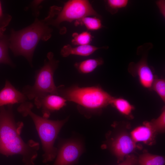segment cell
Returning a JSON list of instances; mask_svg holds the SVG:
<instances>
[{
	"instance_id": "obj_15",
	"label": "cell",
	"mask_w": 165,
	"mask_h": 165,
	"mask_svg": "<svg viewBox=\"0 0 165 165\" xmlns=\"http://www.w3.org/2000/svg\"><path fill=\"white\" fill-rule=\"evenodd\" d=\"M110 105L122 115L127 117H132V112L134 107L127 100L122 97H113Z\"/></svg>"
},
{
	"instance_id": "obj_17",
	"label": "cell",
	"mask_w": 165,
	"mask_h": 165,
	"mask_svg": "<svg viewBox=\"0 0 165 165\" xmlns=\"http://www.w3.org/2000/svg\"><path fill=\"white\" fill-rule=\"evenodd\" d=\"M76 22V24L84 25L88 30L91 31L97 30L104 27L100 18L95 16H86Z\"/></svg>"
},
{
	"instance_id": "obj_18",
	"label": "cell",
	"mask_w": 165,
	"mask_h": 165,
	"mask_svg": "<svg viewBox=\"0 0 165 165\" xmlns=\"http://www.w3.org/2000/svg\"><path fill=\"white\" fill-rule=\"evenodd\" d=\"M9 46V38L4 35L0 37V63L12 65L13 63L8 53Z\"/></svg>"
},
{
	"instance_id": "obj_24",
	"label": "cell",
	"mask_w": 165,
	"mask_h": 165,
	"mask_svg": "<svg viewBox=\"0 0 165 165\" xmlns=\"http://www.w3.org/2000/svg\"><path fill=\"white\" fill-rule=\"evenodd\" d=\"M137 157L134 154L127 156L124 160L117 165H137Z\"/></svg>"
},
{
	"instance_id": "obj_14",
	"label": "cell",
	"mask_w": 165,
	"mask_h": 165,
	"mask_svg": "<svg viewBox=\"0 0 165 165\" xmlns=\"http://www.w3.org/2000/svg\"><path fill=\"white\" fill-rule=\"evenodd\" d=\"M104 61L101 58L89 59L75 63L74 66L80 73L88 74L93 71L97 67L102 65Z\"/></svg>"
},
{
	"instance_id": "obj_1",
	"label": "cell",
	"mask_w": 165,
	"mask_h": 165,
	"mask_svg": "<svg viewBox=\"0 0 165 165\" xmlns=\"http://www.w3.org/2000/svg\"><path fill=\"white\" fill-rule=\"evenodd\" d=\"M13 105L0 107V154L6 157L19 155L25 163H34L38 156L39 143L32 140L25 142L20 134L24 124L16 122Z\"/></svg>"
},
{
	"instance_id": "obj_25",
	"label": "cell",
	"mask_w": 165,
	"mask_h": 165,
	"mask_svg": "<svg viewBox=\"0 0 165 165\" xmlns=\"http://www.w3.org/2000/svg\"><path fill=\"white\" fill-rule=\"evenodd\" d=\"M156 5L158 6L160 13L165 17V0H159L156 2Z\"/></svg>"
},
{
	"instance_id": "obj_21",
	"label": "cell",
	"mask_w": 165,
	"mask_h": 165,
	"mask_svg": "<svg viewBox=\"0 0 165 165\" xmlns=\"http://www.w3.org/2000/svg\"><path fill=\"white\" fill-rule=\"evenodd\" d=\"M149 125L156 133H163L165 129V109L163 110L159 117L148 122Z\"/></svg>"
},
{
	"instance_id": "obj_10",
	"label": "cell",
	"mask_w": 165,
	"mask_h": 165,
	"mask_svg": "<svg viewBox=\"0 0 165 165\" xmlns=\"http://www.w3.org/2000/svg\"><path fill=\"white\" fill-rule=\"evenodd\" d=\"M34 99L36 107L41 110L42 116L47 118H48L51 113L65 106L67 101L58 95L50 94L38 96Z\"/></svg>"
},
{
	"instance_id": "obj_27",
	"label": "cell",
	"mask_w": 165,
	"mask_h": 165,
	"mask_svg": "<svg viewBox=\"0 0 165 165\" xmlns=\"http://www.w3.org/2000/svg\"><path fill=\"white\" fill-rule=\"evenodd\" d=\"M3 33L4 32L0 31V37L4 35Z\"/></svg>"
},
{
	"instance_id": "obj_20",
	"label": "cell",
	"mask_w": 165,
	"mask_h": 165,
	"mask_svg": "<svg viewBox=\"0 0 165 165\" xmlns=\"http://www.w3.org/2000/svg\"><path fill=\"white\" fill-rule=\"evenodd\" d=\"M72 37V43L77 46L90 44L92 39V36L90 33L87 31L80 33H74Z\"/></svg>"
},
{
	"instance_id": "obj_5",
	"label": "cell",
	"mask_w": 165,
	"mask_h": 165,
	"mask_svg": "<svg viewBox=\"0 0 165 165\" xmlns=\"http://www.w3.org/2000/svg\"><path fill=\"white\" fill-rule=\"evenodd\" d=\"M47 18L48 24L58 28L64 22H71L78 21L88 16H95L101 19V16L87 0H70L66 2L63 7L54 6L50 9Z\"/></svg>"
},
{
	"instance_id": "obj_19",
	"label": "cell",
	"mask_w": 165,
	"mask_h": 165,
	"mask_svg": "<svg viewBox=\"0 0 165 165\" xmlns=\"http://www.w3.org/2000/svg\"><path fill=\"white\" fill-rule=\"evenodd\" d=\"M106 10L113 15L117 13L122 8L126 7L128 3V0H107L104 1Z\"/></svg>"
},
{
	"instance_id": "obj_2",
	"label": "cell",
	"mask_w": 165,
	"mask_h": 165,
	"mask_svg": "<svg viewBox=\"0 0 165 165\" xmlns=\"http://www.w3.org/2000/svg\"><path fill=\"white\" fill-rule=\"evenodd\" d=\"M53 29L47 19L36 18L30 25L21 30L12 29L9 37V46L14 55L22 56L31 64L35 48L40 40L46 41L51 37Z\"/></svg>"
},
{
	"instance_id": "obj_22",
	"label": "cell",
	"mask_w": 165,
	"mask_h": 165,
	"mask_svg": "<svg viewBox=\"0 0 165 165\" xmlns=\"http://www.w3.org/2000/svg\"><path fill=\"white\" fill-rule=\"evenodd\" d=\"M151 90L154 91L162 100L165 101V80L156 77L152 83Z\"/></svg>"
},
{
	"instance_id": "obj_16",
	"label": "cell",
	"mask_w": 165,
	"mask_h": 165,
	"mask_svg": "<svg viewBox=\"0 0 165 165\" xmlns=\"http://www.w3.org/2000/svg\"><path fill=\"white\" fill-rule=\"evenodd\" d=\"M137 165H165L164 156L146 153L139 156Z\"/></svg>"
},
{
	"instance_id": "obj_8",
	"label": "cell",
	"mask_w": 165,
	"mask_h": 165,
	"mask_svg": "<svg viewBox=\"0 0 165 165\" xmlns=\"http://www.w3.org/2000/svg\"><path fill=\"white\" fill-rule=\"evenodd\" d=\"M55 160L53 165H75L84 151L81 142L69 139L60 142Z\"/></svg>"
},
{
	"instance_id": "obj_23",
	"label": "cell",
	"mask_w": 165,
	"mask_h": 165,
	"mask_svg": "<svg viewBox=\"0 0 165 165\" xmlns=\"http://www.w3.org/2000/svg\"><path fill=\"white\" fill-rule=\"evenodd\" d=\"M11 16L8 14H4L2 11L0 1V31L3 32L9 24L11 19Z\"/></svg>"
},
{
	"instance_id": "obj_13",
	"label": "cell",
	"mask_w": 165,
	"mask_h": 165,
	"mask_svg": "<svg viewBox=\"0 0 165 165\" xmlns=\"http://www.w3.org/2000/svg\"><path fill=\"white\" fill-rule=\"evenodd\" d=\"M156 133L150 127L148 122H145L144 126L137 127L131 132V137L136 142H142L150 144L154 139Z\"/></svg>"
},
{
	"instance_id": "obj_26",
	"label": "cell",
	"mask_w": 165,
	"mask_h": 165,
	"mask_svg": "<svg viewBox=\"0 0 165 165\" xmlns=\"http://www.w3.org/2000/svg\"><path fill=\"white\" fill-rule=\"evenodd\" d=\"M24 165H35L34 163H25Z\"/></svg>"
},
{
	"instance_id": "obj_4",
	"label": "cell",
	"mask_w": 165,
	"mask_h": 165,
	"mask_svg": "<svg viewBox=\"0 0 165 165\" xmlns=\"http://www.w3.org/2000/svg\"><path fill=\"white\" fill-rule=\"evenodd\" d=\"M58 95L67 101L76 103L80 111L86 115L99 111L110 105L113 97L98 86L80 87L73 85L57 87Z\"/></svg>"
},
{
	"instance_id": "obj_28",
	"label": "cell",
	"mask_w": 165,
	"mask_h": 165,
	"mask_svg": "<svg viewBox=\"0 0 165 165\" xmlns=\"http://www.w3.org/2000/svg\"><path fill=\"white\" fill-rule=\"evenodd\" d=\"M93 165H97V164Z\"/></svg>"
},
{
	"instance_id": "obj_6",
	"label": "cell",
	"mask_w": 165,
	"mask_h": 165,
	"mask_svg": "<svg viewBox=\"0 0 165 165\" xmlns=\"http://www.w3.org/2000/svg\"><path fill=\"white\" fill-rule=\"evenodd\" d=\"M59 61L54 57L53 53H48L47 59L42 67L37 72L33 86L27 85L24 88L22 93L29 100L47 94L58 95L57 87L54 83V72Z\"/></svg>"
},
{
	"instance_id": "obj_3",
	"label": "cell",
	"mask_w": 165,
	"mask_h": 165,
	"mask_svg": "<svg viewBox=\"0 0 165 165\" xmlns=\"http://www.w3.org/2000/svg\"><path fill=\"white\" fill-rule=\"evenodd\" d=\"M32 104L25 102L21 103L17 110L24 117L29 116L33 121L41 141L43 151L42 162L46 163L55 159L57 148L54 143L61 128L67 121L50 120L40 116L32 112Z\"/></svg>"
},
{
	"instance_id": "obj_9",
	"label": "cell",
	"mask_w": 165,
	"mask_h": 165,
	"mask_svg": "<svg viewBox=\"0 0 165 165\" xmlns=\"http://www.w3.org/2000/svg\"><path fill=\"white\" fill-rule=\"evenodd\" d=\"M110 147L116 157L117 162L123 161L124 158L134 151L136 148V142L127 133H121L111 141Z\"/></svg>"
},
{
	"instance_id": "obj_12",
	"label": "cell",
	"mask_w": 165,
	"mask_h": 165,
	"mask_svg": "<svg viewBox=\"0 0 165 165\" xmlns=\"http://www.w3.org/2000/svg\"><path fill=\"white\" fill-rule=\"evenodd\" d=\"M108 46L98 47L90 44L78 46L73 47L71 45H65L61 48L60 53L63 57H67L70 55L82 56H89L100 49H108Z\"/></svg>"
},
{
	"instance_id": "obj_11",
	"label": "cell",
	"mask_w": 165,
	"mask_h": 165,
	"mask_svg": "<svg viewBox=\"0 0 165 165\" xmlns=\"http://www.w3.org/2000/svg\"><path fill=\"white\" fill-rule=\"evenodd\" d=\"M25 95L16 89L8 80L0 91V107L25 102L27 99Z\"/></svg>"
},
{
	"instance_id": "obj_7",
	"label": "cell",
	"mask_w": 165,
	"mask_h": 165,
	"mask_svg": "<svg viewBox=\"0 0 165 165\" xmlns=\"http://www.w3.org/2000/svg\"><path fill=\"white\" fill-rule=\"evenodd\" d=\"M153 47V44L151 42L145 43L138 46L137 48V53L141 55V58L136 63H130L128 68L129 72L132 75L138 77L141 86L149 90H151L156 77L147 62L149 52Z\"/></svg>"
}]
</instances>
